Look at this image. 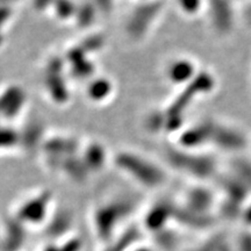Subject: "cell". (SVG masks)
Segmentation results:
<instances>
[{
  "label": "cell",
  "instance_id": "obj_2",
  "mask_svg": "<svg viewBox=\"0 0 251 251\" xmlns=\"http://www.w3.org/2000/svg\"><path fill=\"white\" fill-rule=\"evenodd\" d=\"M185 14H197L203 4L202 0H176Z\"/></svg>",
  "mask_w": 251,
  "mask_h": 251
},
{
  "label": "cell",
  "instance_id": "obj_3",
  "mask_svg": "<svg viewBox=\"0 0 251 251\" xmlns=\"http://www.w3.org/2000/svg\"><path fill=\"white\" fill-rule=\"evenodd\" d=\"M237 251H251V236L241 238L240 246L236 249Z\"/></svg>",
  "mask_w": 251,
  "mask_h": 251
},
{
  "label": "cell",
  "instance_id": "obj_4",
  "mask_svg": "<svg viewBox=\"0 0 251 251\" xmlns=\"http://www.w3.org/2000/svg\"><path fill=\"white\" fill-rule=\"evenodd\" d=\"M137 251H152V250L147 249V248H141V249H140V250H137Z\"/></svg>",
  "mask_w": 251,
  "mask_h": 251
},
{
  "label": "cell",
  "instance_id": "obj_5",
  "mask_svg": "<svg viewBox=\"0 0 251 251\" xmlns=\"http://www.w3.org/2000/svg\"><path fill=\"white\" fill-rule=\"evenodd\" d=\"M222 251H237V250H234V249H233V250H230V249H228L227 247H225L224 249H222Z\"/></svg>",
  "mask_w": 251,
  "mask_h": 251
},
{
  "label": "cell",
  "instance_id": "obj_6",
  "mask_svg": "<svg viewBox=\"0 0 251 251\" xmlns=\"http://www.w3.org/2000/svg\"><path fill=\"white\" fill-rule=\"evenodd\" d=\"M146 1H150V0H146Z\"/></svg>",
  "mask_w": 251,
  "mask_h": 251
},
{
  "label": "cell",
  "instance_id": "obj_1",
  "mask_svg": "<svg viewBox=\"0 0 251 251\" xmlns=\"http://www.w3.org/2000/svg\"><path fill=\"white\" fill-rule=\"evenodd\" d=\"M196 72L193 63L190 59L178 58L170 64L168 69V75L171 81L178 84H183L190 79L191 76Z\"/></svg>",
  "mask_w": 251,
  "mask_h": 251
}]
</instances>
